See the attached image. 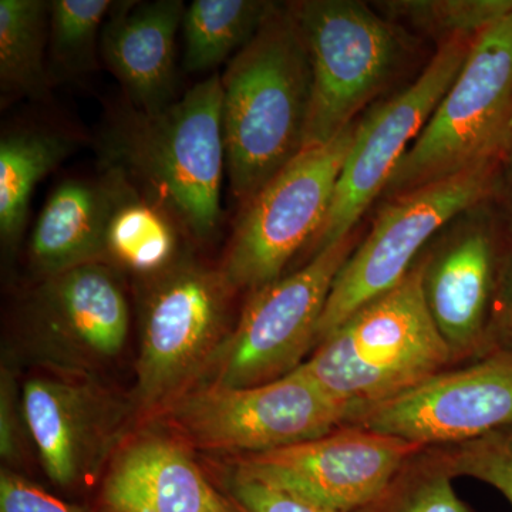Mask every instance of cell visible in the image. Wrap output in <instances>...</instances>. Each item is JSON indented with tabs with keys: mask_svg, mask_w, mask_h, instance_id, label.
I'll list each match as a JSON object with an SVG mask.
<instances>
[{
	"mask_svg": "<svg viewBox=\"0 0 512 512\" xmlns=\"http://www.w3.org/2000/svg\"><path fill=\"white\" fill-rule=\"evenodd\" d=\"M177 227L161 205L127 181L107 228V262L141 278L160 274L181 259Z\"/></svg>",
	"mask_w": 512,
	"mask_h": 512,
	"instance_id": "cell-21",
	"label": "cell"
},
{
	"mask_svg": "<svg viewBox=\"0 0 512 512\" xmlns=\"http://www.w3.org/2000/svg\"><path fill=\"white\" fill-rule=\"evenodd\" d=\"M372 5L394 25L416 30L437 47L474 42L512 12V0H383Z\"/></svg>",
	"mask_w": 512,
	"mask_h": 512,
	"instance_id": "cell-24",
	"label": "cell"
},
{
	"mask_svg": "<svg viewBox=\"0 0 512 512\" xmlns=\"http://www.w3.org/2000/svg\"><path fill=\"white\" fill-rule=\"evenodd\" d=\"M30 440L22 390L9 367H2L0 375V456L8 470L16 471L25 466L26 450Z\"/></svg>",
	"mask_w": 512,
	"mask_h": 512,
	"instance_id": "cell-29",
	"label": "cell"
},
{
	"mask_svg": "<svg viewBox=\"0 0 512 512\" xmlns=\"http://www.w3.org/2000/svg\"><path fill=\"white\" fill-rule=\"evenodd\" d=\"M471 45L473 42L457 40L437 47L412 84L357 121L355 140L340 171L328 217L308 248L309 255L356 231L460 73Z\"/></svg>",
	"mask_w": 512,
	"mask_h": 512,
	"instance_id": "cell-11",
	"label": "cell"
},
{
	"mask_svg": "<svg viewBox=\"0 0 512 512\" xmlns=\"http://www.w3.org/2000/svg\"><path fill=\"white\" fill-rule=\"evenodd\" d=\"M185 10L183 0L113 3L101 56L134 109L156 111L175 101V40Z\"/></svg>",
	"mask_w": 512,
	"mask_h": 512,
	"instance_id": "cell-18",
	"label": "cell"
},
{
	"mask_svg": "<svg viewBox=\"0 0 512 512\" xmlns=\"http://www.w3.org/2000/svg\"><path fill=\"white\" fill-rule=\"evenodd\" d=\"M350 426L420 446L466 443L512 426V353L495 350L458 370H443L387 402L355 414Z\"/></svg>",
	"mask_w": 512,
	"mask_h": 512,
	"instance_id": "cell-15",
	"label": "cell"
},
{
	"mask_svg": "<svg viewBox=\"0 0 512 512\" xmlns=\"http://www.w3.org/2000/svg\"><path fill=\"white\" fill-rule=\"evenodd\" d=\"M110 168L144 188L181 229L210 241L221 222L225 156L220 74L195 84L163 109L128 107L103 143Z\"/></svg>",
	"mask_w": 512,
	"mask_h": 512,
	"instance_id": "cell-2",
	"label": "cell"
},
{
	"mask_svg": "<svg viewBox=\"0 0 512 512\" xmlns=\"http://www.w3.org/2000/svg\"><path fill=\"white\" fill-rule=\"evenodd\" d=\"M359 241L355 231L298 271L252 292L237 325L192 386H256L298 369L315 349L333 282Z\"/></svg>",
	"mask_w": 512,
	"mask_h": 512,
	"instance_id": "cell-9",
	"label": "cell"
},
{
	"mask_svg": "<svg viewBox=\"0 0 512 512\" xmlns=\"http://www.w3.org/2000/svg\"><path fill=\"white\" fill-rule=\"evenodd\" d=\"M421 289L453 360L483 352L500 286V239L488 202L464 211L419 258Z\"/></svg>",
	"mask_w": 512,
	"mask_h": 512,
	"instance_id": "cell-16",
	"label": "cell"
},
{
	"mask_svg": "<svg viewBox=\"0 0 512 512\" xmlns=\"http://www.w3.org/2000/svg\"><path fill=\"white\" fill-rule=\"evenodd\" d=\"M221 86L229 184L245 207L305 147L311 63L288 3H276Z\"/></svg>",
	"mask_w": 512,
	"mask_h": 512,
	"instance_id": "cell-1",
	"label": "cell"
},
{
	"mask_svg": "<svg viewBox=\"0 0 512 512\" xmlns=\"http://www.w3.org/2000/svg\"><path fill=\"white\" fill-rule=\"evenodd\" d=\"M511 150L512 12L474 40L383 200L483 165L504 164Z\"/></svg>",
	"mask_w": 512,
	"mask_h": 512,
	"instance_id": "cell-4",
	"label": "cell"
},
{
	"mask_svg": "<svg viewBox=\"0 0 512 512\" xmlns=\"http://www.w3.org/2000/svg\"><path fill=\"white\" fill-rule=\"evenodd\" d=\"M185 446L252 456L318 439L345 426L349 410L301 369L247 387H188L151 416Z\"/></svg>",
	"mask_w": 512,
	"mask_h": 512,
	"instance_id": "cell-5",
	"label": "cell"
},
{
	"mask_svg": "<svg viewBox=\"0 0 512 512\" xmlns=\"http://www.w3.org/2000/svg\"><path fill=\"white\" fill-rule=\"evenodd\" d=\"M453 362L421 289L419 259L406 278L353 312L299 366L355 414L387 402Z\"/></svg>",
	"mask_w": 512,
	"mask_h": 512,
	"instance_id": "cell-3",
	"label": "cell"
},
{
	"mask_svg": "<svg viewBox=\"0 0 512 512\" xmlns=\"http://www.w3.org/2000/svg\"><path fill=\"white\" fill-rule=\"evenodd\" d=\"M224 490L241 512H339L256 480L235 467L225 473Z\"/></svg>",
	"mask_w": 512,
	"mask_h": 512,
	"instance_id": "cell-28",
	"label": "cell"
},
{
	"mask_svg": "<svg viewBox=\"0 0 512 512\" xmlns=\"http://www.w3.org/2000/svg\"><path fill=\"white\" fill-rule=\"evenodd\" d=\"M127 181L121 171L109 168L101 180L57 185L30 238V269L40 281L76 266L107 262V228Z\"/></svg>",
	"mask_w": 512,
	"mask_h": 512,
	"instance_id": "cell-19",
	"label": "cell"
},
{
	"mask_svg": "<svg viewBox=\"0 0 512 512\" xmlns=\"http://www.w3.org/2000/svg\"><path fill=\"white\" fill-rule=\"evenodd\" d=\"M73 138L43 130L15 131L0 141V239L19 245L37 183L73 153Z\"/></svg>",
	"mask_w": 512,
	"mask_h": 512,
	"instance_id": "cell-20",
	"label": "cell"
},
{
	"mask_svg": "<svg viewBox=\"0 0 512 512\" xmlns=\"http://www.w3.org/2000/svg\"><path fill=\"white\" fill-rule=\"evenodd\" d=\"M357 121L328 143L303 148L245 205L221 266L235 291L272 284L311 247L328 217Z\"/></svg>",
	"mask_w": 512,
	"mask_h": 512,
	"instance_id": "cell-10",
	"label": "cell"
},
{
	"mask_svg": "<svg viewBox=\"0 0 512 512\" xmlns=\"http://www.w3.org/2000/svg\"><path fill=\"white\" fill-rule=\"evenodd\" d=\"M308 50L311 110L305 147L338 137L393 82L406 33L359 0L288 3Z\"/></svg>",
	"mask_w": 512,
	"mask_h": 512,
	"instance_id": "cell-6",
	"label": "cell"
},
{
	"mask_svg": "<svg viewBox=\"0 0 512 512\" xmlns=\"http://www.w3.org/2000/svg\"><path fill=\"white\" fill-rule=\"evenodd\" d=\"M453 480L439 450L424 448L373 503L355 512H471Z\"/></svg>",
	"mask_w": 512,
	"mask_h": 512,
	"instance_id": "cell-26",
	"label": "cell"
},
{
	"mask_svg": "<svg viewBox=\"0 0 512 512\" xmlns=\"http://www.w3.org/2000/svg\"><path fill=\"white\" fill-rule=\"evenodd\" d=\"M424 448L345 424L318 439L232 457L231 467L330 510L355 512L373 503Z\"/></svg>",
	"mask_w": 512,
	"mask_h": 512,
	"instance_id": "cell-13",
	"label": "cell"
},
{
	"mask_svg": "<svg viewBox=\"0 0 512 512\" xmlns=\"http://www.w3.org/2000/svg\"><path fill=\"white\" fill-rule=\"evenodd\" d=\"M436 448L454 478L468 477L490 485L512 507V426L466 443Z\"/></svg>",
	"mask_w": 512,
	"mask_h": 512,
	"instance_id": "cell-27",
	"label": "cell"
},
{
	"mask_svg": "<svg viewBox=\"0 0 512 512\" xmlns=\"http://www.w3.org/2000/svg\"><path fill=\"white\" fill-rule=\"evenodd\" d=\"M49 2L0 0V87L2 99H43L49 93L45 46Z\"/></svg>",
	"mask_w": 512,
	"mask_h": 512,
	"instance_id": "cell-23",
	"label": "cell"
},
{
	"mask_svg": "<svg viewBox=\"0 0 512 512\" xmlns=\"http://www.w3.org/2000/svg\"><path fill=\"white\" fill-rule=\"evenodd\" d=\"M503 165H483L386 200L333 282L316 345L357 309L399 285L454 218L493 200Z\"/></svg>",
	"mask_w": 512,
	"mask_h": 512,
	"instance_id": "cell-8",
	"label": "cell"
},
{
	"mask_svg": "<svg viewBox=\"0 0 512 512\" xmlns=\"http://www.w3.org/2000/svg\"><path fill=\"white\" fill-rule=\"evenodd\" d=\"M110 0L49 2L50 80L70 79L97 69V47Z\"/></svg>",
	"mask_w": 512,
	"mask_h": 512,
	"instance_id": "cell-25",
	"label": "cell"
},
{
	"mask_svg": "<svg viewBox=\"0 0 512 512\" xmlns=\"http://www.w3.org/2000/svg\"><path fill=\"white\" fill-rule=\"evenodd\" d=\"M275 2L265 0H195L185 10V72L215 69L234 59L254 39Z\"/></svg>",
	"mask_w": 512,
	"mask_h": 512,
	"instance_id": "cell-22",
	"label": "cell"
},
{
	"mask_svg": "<svg viewBox=\"0 0 512 512\" xmlns=\"http://www.w3.org/2000/svg\"><path fill=\"white\" fill-rule=\"evenodd\" d=\"M0 512H99L57 498L16 471L0 474Z\"/></svg>",
	"mask_w": 512,
	"mask_h": 512,
	"instance_id": "cell-30",
	"label": "cell"
},
{
	"mask_svg": "<svg viewBox=\"0 0 512 512\" xmlns=\"http://www.w3.org/2000/svg\"><path fill=\"white\" fill-rule=\"evenodd\" d=\"M130 309L110 262L76 266L40 281L26 308V336L42 365L96 373L121 355Z\"/></svg>",
	"mask_w": 512,
	"mask_h": 512,
	"instance_id": "cell-14",
	"label": "cell"
},
{
	"mask_svg": "<svg viewBox=\"0 0 512 512\" xmlns=\"http://www.w3.org/2000/svg\"><path fill=\"white\" fill-rule=\"evenodd\" d=\"M505 191V205H507V214L512 224V150L508 154L507 160L504 161L503 173H501L500 190Z\"/></svg>",
	"mask_w": 512,
	"mask_h": 512,
	"instance_id": "cell-32",
	"label": "cell"
},
{
	"mask_svg": "<svg viewBox=\"0 0 512 512\" xmlns=\"http://www.w3.org/2000/svg\"><path fill=\"white\" fill-rule=\"evenodd\" d=\"M43 367L22 386L30 441L47 478L77 490L100 480L126 439L133 404L93 373Z\"/></svg>",
	"mask_w": 512,
	"mask_h": 512,
	"instance_id": "cell-12",
	"label": "cell"
},
{
	"mask_svg": "<svg viewBox=\"0 0 512 512\" xmlns=\"http://www.w3.org/2000/svg\"><path fill=\"white\" fill-rule=\"evenodd\" d=\"M143 279L134 400L151 417L192 386L220 349L237 291L221 268L187 258Z\"/></svg>",
	"mask_w": 512,
	"mask_h": 512,
	"instance_id": "cell-7",
	"label": "cell"
},
{
	"mask_svg": "<svg viewBox=\"0 0 512 512\" xmlns=\"http://www.w3.org/2000/svg\"><path fill=\"white\" fill-rule=\"evenodd\" d=\"M498 350L512 353V256L504 266L490 323V340Z\"/></svg>",
	"mask_w": 512,
	"mask_h": 512,
	"instance_id": "cell-31",
	"label": "cell"
},
{
	"mask_svg": "<svg viewBox=\"0 0 512 512\" xmlns=\"http://www.w3.org/2000/svg\"><path fill=\"white\" fill-rule=\"evenodd\" d=\"M99 512H241L201 470L191 448L165 434L126 437L100 477Z\"/></svg>",
	"mask_w": 512,
	"mask_h": 512,
	"instance_id": "cell-17",
	"label": "cell"
}]
</instances>
